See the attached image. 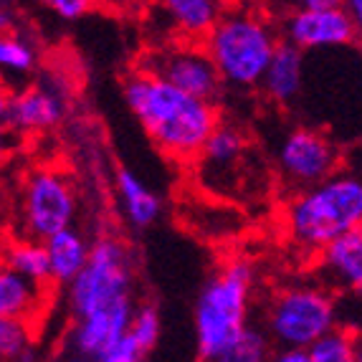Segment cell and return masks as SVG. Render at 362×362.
Wrapping results in <instances>:
<instances>
[{"label":"cell","instance_id":"14","mask_svg":"<svg viewBox=\"0 0 362 362\" xmlns=\"http://www.w3.org/2000/svg\"><path fill=\"white\" fill-rule=\"evenodd\" d=\"M304 84V51L289 41L279 43L276 54H274L272 64L266 69L264 78H261V91L269 102L284 107L291 104Z\"/></svg>","mask_w":362,"mask_h":362},{"label":"cell","instance_id":"7","mask_svg":"<svg viewBox=\"0 0 362 362\" xmlns=\"http://www.w3.org/2000/svg\"><path fill=\"white\" fill-rule=\"evenodd\" d=\"M18 235L46 241L49 235L74 226L76 193L66 173L59 168H33L18 190Z\"/></svg>","mask_w":362,"mask_h":362},{"label":"cell","instance_id":"26","mask_svg":"<svg viewBox=\"0 0 362 362\" xmlns=\"http://www.w3.org/2000/svg\"><path fill=\"white\" fill-rule=\"evenodd\" d=\"M137 360H145V352H142V347L134 342V337L129 332L117 342V347L107 357V362H137Z\"/></svg>","mask_w":362,"mask_h":362},{"label":"cell","instance_id":"4","mask_svg":"<svg viewBox=\"0 0 362 362\" xmlns=\"http://www.w3.org/2000/svg\"><path fill=\"white\" fill-rule=\"evenodd\" d=\"M274 25L254 11H230L211 28L203 46L216 61L223 81L235 89L261 84L279 49Z\"/></svg>","mask_w":362,"mask_h":362},{"label":"cell","instance_id":"3","mask_svg":"<svg viewBox=\"0 0 362 362\" xmlns=\"http://www.w3.org/2000/svg\"><path fill=\"white\" fill-rule=\"evenodd\" d=\"M357 226H362V177L347 173L302 187L284 211L289 241L309 256Z\"/></svg>","mask_w":362,"mask_h":362},{"label":"cell","instance_id":"23","mask_svg":"<svg viewBox=\"0 0 362 362\" xmlns=\"http://www.w3.org/2000/svg\"><path fill=\"white\" fill-rule=\"evenodd\" d=\"M0 64L3 71L13 76H25L36 69V49L18 33H6L0 38Z\"/></svg>","mask_w":362,"mask_h":362},{"label":"cell","instance_id":"25","mask_svg":"<svg viewBox=\"0 0 362 362\" xmlns=\"http://www.w3.org/2000/svg\"><path fill=\"white\" fill-rule=\"evenodd\" d=\"M43 8H49L51 13H56L59 18L64 21H76L81 18V16H86V13L94 8V3L97 0H38Z\"/></svg>","mask_w":362,"mask_h":362},{"label":"cell","instance_id":"28","mask_svg":"<svg viewBox=\"0 0 362 362\" xmlns=\"http://www.w3.org/2000/svg\"><path fill=\"white\" fill-rule=\"evenodd\" d=\"M279 362H312L309 360V350L307 347H279L274 352Z\"/></svg>","mask_w":362,"mask_h":362},{"label":"cell","instance_id":"2","mask_svg":"<svg viewBox=\"0 0 362 362\" xmlns=\"http://www.w3.org/2000/svg\"><path fill=\"white\" fill-rule=\"evenodd\" d=\"M254 291V269L243 259L226 261L198 294L193 312L198 357L211 362H235L248 325Z\"/></svg>","mask_w":362,"mask_h":362},{"label":"cell","instance_id":"22","mask_svg":"<svg viewBox=\"0 0 362 362\" xmlns=\"http://www.w3.org/2000/svg\"><path fill=\"white\" fill-rule=\"evenodd\" d=\"M243 147H246V142H243L238 129L218 124L208 137L203 152H200V160L206 165H213V168H226V165H233L241 157Z\"/></svg>","mask_w":362,"mask_h":362},{"label":"cell","instance_id":"29","mask_svg":"<svg viewBox=\"0 0 362 362\" xmlns=\"http://www.w3.org/2000/svg\"><path fill=\"white\" fill-rule=\"evenodd\" d=\"M344 8L350 11L352 21H355L357 30H360V36H362V0H344Z\"/></svg>","mask_w":362,"mask_h":362},{"label":"cell","instance_id":"27","mask_svg":"<svg viewBox=\"0 0 362 362\" xmlns=\"http://www.w3.org/2000/svg\"><path fill=\"white\" fill-rule=\"evenodd\" d=\"M279 6L289 11H304V8H329V6H344V0H276Z\"/></svg>","mask_w":362,"mask_h":362},{"label":"cell","instance_id":"18","mask_svg":"<svg viewBox=\"0 0 362 362\" xmlns=\"http://www.w3.org/2000/svg\"><path fill=\"white\" fill-rule=\"evenodd\" d=\"M117 193H119L122 211H124V216H127V221L134 228H150L160 218V211H163L160 198L134 175L132 170L122 168L117 173Z\"/></svg>","mask_w":362,"mask_h":362},{"label":"cell","instance_id":"24","mask_svg":"<svg viewBox=\"0 0 362 362\" xmlns=\"http://www.w3.org/2000/svg\"><path fill=\"white\" fill-rule=\"evenodd\" d=\"M160 329H163V322H160V312H157L155 304H139V307L134 309L132 325H129V334H132L134 342L142 347L145 357L157 347Z\"/></svg>","mask_w":362,"mask_h":362},{"label":"cell","instance_id":"21","mask_svg":"<svg viewBox=\"0 0 362 362\" xmlns=\"http://www.w3.org/2000/svg\"><path fill=\"white\" fill-rule=\"evenodd\" d=\"M33 322L0 317V357L3 360H33Z\"/></svg>","mask_w":362,"mask_h":362},{"label":"cell","instance_id":"6","mask_svg":"<svg viewBox=\"0 0 362 362\" xmlns=\"http://www.w3.org/2000/svg\"><path fill=\"white\" fill-rule=\"evenodd\" d=\"M132 256L127 246L112 235L91 243V254L78 276L66 286V312L71 320L99 307L132 296Z\"/></svg>","mask_w":362,"mask_h":362},{"label":"cell","instance_id":"15","mask_svg":"<svg viewBox=\"0 0 362 362\" xmlns=\"http://www.w3.org/2000/svg\"><path fill=\"white\" fill-rule=\"evenodd\" d=\"M46 248H49L51 259V274H54V286H69L78 272L86 266L91 254V243L86 241L81 230L74 226L59 230V233L46 238Z\"/></svg>","mask_w":362,"mask_h":362},{"label":"cell","instance_id":"5","mask_svg":"<svg viewBox=\"0 0 362 362\" xmlns=\"http://www.w3.org/2000/svg\"><path fill=\"white\" fill-rule=\"evenodd\" d=\"M337 325L332 291L317 284L279 289L266 309V332L279 347H307Z\"/></svg>","mask_w":362,"mask_h":362},{"label":"cell","instance_id":"17","mask_svg":"<svg viewBox=\"0 0 362 362\" xmlns=\"http://www.w3.org/2000/svg\"><path fill=\"white\" fill-rule=\"evenodd\" d=\"M49 286H41L30 279L21 276L13 269H3L0 274V317H13V320L33 322L41 312V294Z\"/></svg>","mask_w":362,"mask_h":362},{"label":"cell","instance_id":"12","mask_svg":"<svg viewBox=\"0 0 362 362\" xmlns=\"http://www.w3.org/2000/svg\"><path fill=\"white\" fill-rule=\"evenodd\" d=\"M66 115V102L56 86H25L3 99V124L16 132H46Z\"/></svg>","mask_w":362,"mask_h":362},{"label":"cell","instance_id":"13","mask_svg":"<svg viewBox=\"0 0 362 362\" xmlns=\"http://www.w3.org/2000/svg\"><path fill=\"white\" fill-rule=\"evenodd\" d=\"M317 281L329 291H350L362 299V226L327 243L314 256Z\"/></svg>","mask_w":362,"mask_h":362},{"label":"cell","instance_id":"10","mask_svg":"<svg viewBox=\"0 0 362 362\" xmlns=\"http://www.w3.org/2000/svg\"><path fill=\"white\" fill-rule=\"evenodd\" d=\"M279 170L289 185L309 187L334 175L339 163L337 147L320 129L294 127L279 145Z\"/></svg>","mask_w":362,"mask_h":362},{"label":"cell","instance_id":"16","mask_svg":"<svg viewBox=\"0 0 362 362\" xmlns=\"http://www.w3.org/2000/svg\"><path fill=\"white\" fill-rule=\"evenodd\" d=\"M160 8L187 41L206 38L223 16V0H160Z\"/></svg>","mask_w":362,"mask_h":362},{"label":"cell","instance_id":"8","mask_svg":"<svg viewBox=\"0 0 362 362\" xmlns=\"http://www.w3.org/2000/svg\"><path fill=\"white\" fill-rule=\"evenodd\" d=\"M132 296H124L119 302L99 307L94 312L71 320L64 339V350L74 360L107 362L109 352L115 350L124 334L129 332L134 317Z\"/></svg>","mask_w":362,"mask_h":362},{"label":"cell","instance_id":"11","mask_svg":"<svg viewBox=\"0 0 362 362\" xmlns=\"http://www.w3.org/2000/svg\"><path fill=\"white\" fill-rule=\"evenodd\" d=\"M281 36L302 51L342 49L360 38L355 21L344 6L289 11L281 21Z\"/></svg>","mask_w":362,"mask_h":362},{"label":"cell","instance_id":"20","mask_svg":"<svg viewBox=\"0 0 362 362\" xmlns=\"http://www.w3.org/2000/svg\"><path fill=\"white\" fill-rule=\"evenodd\" d=\"M355 334L352 329L334 325L320 339L309 344L312 362H355Z\"/></svg>","mask_w":362,"mask_h":362},{"label":"cell","instance_id":"9","mask_svg":"<svg viewBox=\"0 0 362 362\" xmlns=\"http://www.w3.org/2000/svg\"><path fill=\"white\" fill-rule=\"evenodd\" d=\"M142 69L157 74V76H165L180 89L190 91L200 99H208V102H216L226 84L208 49L195 46V41H190L187 46H170V49L155 51L147 56Z\"/></svg>","mask_w":362,"mask_h":362},{"label":"cell","instance_id":"19","mask_svg":"<svg viewBox=\"0 0 362 362\" xmlns=\"http://www.w3.org/2000/svg\"><path fill=\"white\" fill-rule=\"evenodd\" d=\"M6 266L41 286H54V274H51V259L46 241L28 238V235L13 238L6 246Z\"/></svg>","mask_w":362,"mask_h":362},{"label":"cell","instance_id":"1","mask_svg":"<svg viewBox=\"0 0 362 362\" xmlns=\"http://www.w3.org/2000/svg\"><path fill=\"white\" fill-rule=\"evenodd\" d=\"M122 94L152 145L177 163L198 160L218 127L216 102L195 97L142 66L124 78Z\"/></svg>","mask_w":362,"mask_h":362},{"label":"cell","instance_id":"30","mask_svg":"<svg viewBox=\"0 0 362 362\" xmlns=\"http://www.w3.org/2000/svg\"><path fill=\"white\" fill-rule=\"evenodd\" d=\"M355 362H362V332L355 334Z\"/></svg>","mask_w":362,"mask_h":362}]
</instances>
